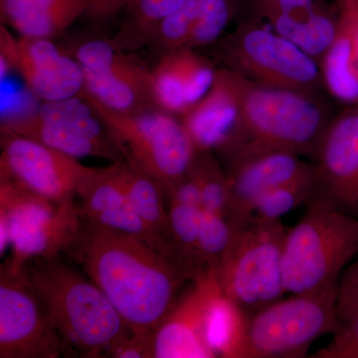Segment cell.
Returning a JSON list of instances; mask_svg holds the SVG:
<instances>
[{
	"instance_id": "1",
	"label": "cell",
	"mask_w": 358,
	"mask_h": 358,
	"mask_svg": "<svg viewBox=\"0 0 358 358\" xmlns=\"http://www.w3.org/2000/svg\"><path fill=\"white\" fill-rule=\"evenodd\" d=\"M66 253L81 266L138 336L154 334L190 281L173 259L140 238L83 220Z\"/></svg>"
},
{
	"instance_id": "2",
	"label": "cell",
	"mask_w": 358,
	"mask_h": 358,
	"mask_svg": "<svg viewBox=\"0 0 358 358\" xmlns=\"http://www.w3.org/2000/svg\"><path fill=\"white\" fill-rule=\"evenodd\" d=\"M24 271L51 324L79 357H108L117 341L131 334L102 289L59 256L34 259Z\"/></svg>"
},
{
	"instance_id": "3",
	"label": "cell",
	"mask_w": 358,
	"mask_h": 358,
	"mask_svg": "<svg viewBox=\"0 0 358 358\" xmlns=\"http://www.w3.org/2000/svg\"><path fill=\"white\" fill-rule=\"evenodd\" d=\"M358 255V219L343 212L310 207L287 229L282 275L286 293L336 289L348 264Z\"/></svg>"
},
{
	"instance_id": "4",
	"label": "cell",
	"mask_w": 358,
	"mask_h": 358,
	"mask_svg": "<svg viewBox=\"0 0 358 358\" xmlns=\"http://www.w3.org/2000/svg\"><path fill=\"white\" fill-rule=\"evenodd\" d=\"M128 164L167 190L187 178L197 148L182 122L162 109L138 113L110 110L82 90Z\"/></svg>"
},
{
	"instance_id": "5",
	"label": "cell",
	"mask_w": 358,
	"mask_h": 358,
	"mask_svg": "<svg viewBox=\"0 0 358 358\" xmlns=\"http://www.w3.org/2000/svg\"><path fill=\"white\" fill-rule=\"evenodd\" d=\"M338 288L293 294L249 315L240 358L307 357L317 338L338 329Z\"/></svg>"
},
{
	"instance_id": "6",
	"label": "cell",
	"mask_w": 358,
	"mask_h": 358,
	"mask_svg": "<svg viewBox=\"0 0 358 358\" xmlns=\"http://www.w3.org/2000/svg\"><path fill=\"white\" fill-rule=\"evenodd\" d=\"M0 223L10 240L11 256L4 265L18 273L34 259L66 253L83 219L77 199L53 201L0 179Z\"/></svg>"
},
{
	"instance_id": "7",
	"label": "cell",
	"mask_w": 358,
	"mask_h": 358,
	"mask_svg": "<svg viewBox=\"0 0 358 358\" xmlns=\"http://www.w3.org/2000/svg\"><path fill=\"white\" fill-rule=\"evenodd\" d=\"M286 233L282 220H250L237 231L217 279L223 294L248 315L286 294L282 275Z\"/></svg>"
},
{
	"instance_id": "8",
	"label": "cell",
	"mask_w": 358,
	"mask_h": 358,
	"mask_svg": "<svg viewBox=\"0 0 358 358\" xmlns=\"http://www.w3.org/2000/svg\"><path fill=\"white\" fill-rule=\"evenodd\" d=\"M68 53L81 66L85 91L106 107L121 113L160 109L152 69L134 52L115 48L110 39L92 38Z\"/></svg>"
},
{
	"instance_id": "9",
	"label": "cell",
	"mask_w": 358,
	"mask_h": 358,
	"mask_svg": "<svg viewBox=\"0 0 358 358\" xmlns=\"http://www.w3.org/2000/svg\"><path fill=\"white\" fill-rule=\"evenodd\" d=\"M69 348L59 336L24 268H0V358H58Z\"/></svg>"
},
{
	"instance_id": "10",
	"label": "cell",
	"mask_w": 358,
	"mask_h": 358,
	"mask_svg": "<svg viewBox=\"0 0 358 358\" xmlns=\"http://www.w3.org/2000/svg\"><path fill=\"white\" fill-rule=\"evenodd\" d=\"M0 179L53 200L76 199L80 181L88 171L76 157L0 127Z\"/></svg>"
},
{
	"instance_id": "11",
	"label": "cell",
	"mask_w": 358,
	"mask_h": 358,
	"mask_svg": "<svg viewBox=\"0 0 358 358\" xmlns=\"http://www.w3.org/2000/svg\"><path fill=\"white\" fill-rule=\"evenodd\" d=\"M244 108L247 121L257 136L253 148L296 152L315 140L322 124L317 108L291 92L254 90L246 96Z\"/></svg>"
},
{
	"instance_id": "12",
	"label": "cell",
	"mask_w": 358,
	"mask_h": 358,
	"mask_svg": "<svg viewBox=\"0 0 358 358\" xmlns=\"http://www.w3.org/2000/svg\"><path fill=\"white\" fill-rule=\"evenodd\" d=\"M306 205L358 219V115L339 120L322 141Z\"/></svg>"
},
{
	"instance_id": "13",
	"label": "cell",
	"mask_w": 358,
	"mask_h": 358,
	"mask_svg": "<svg viewBox=\"0 0 358 358\" xmlns=\"http://www.w3.org/2000/svg\"><path fill=\"white\" fill-rule=\"evenodd\" d=\"M313 171L294 152L274 148H252L240 155L227 176L229 183V217L235 229L243 228L251 218L257 200L278 186L310 178Z\"/></svg>"
},
{
	"instance_id": "14",
	"label": "cell",
	"mask_w": 358,
	"mask_h": 358,
	"mask_svg": "<svg viewBox=\"0 0 358 358\" xmlns=\"http://www.w3.org/2000/svg\"><path fill=\"white\" fill-rule=\"evenodd\" d=\"M120 162L100 169L88 167L76 192L82 219L100 227L138 237L173 260L169 247L148 229L134 210L120 178Z\"/></svg>"
},
{
	"instance_id": "15",
	"label": "cell",
	"mask_w": 358,
	"mask_h": 358,
	"mask_svg": "<svg viewBox=\"0 0 358 358\" xmlns=\"http://www.w3.org/2000/svg\"><path fill=\"white\" fill-rule=\"evenodd\" d=\"M220 291L212 273L193 280L152 334L154 358L217 357L205 338V324L212 301Z\"/></svg>"
},
{
	"instance_id": "16",
	"label": "cell",
	"mask_w": 358,
	"mask_h": 358,
	"mask_svg": "<svg viewBox=\"0 0 358 358\" xmlns=\"http://www.w3.org/2000/svg\"><path fill=\"white\" fill-rule=\"evenodd\" d=\"M15 71L28 90L44 102L77 96L84 89L81 66L53 40L20 36Z\"/></svg>"
},
{
	"instance_id": "17",
	"label": "cell",
	"mask_w": 358,
	"mask_h": 358,
	"mask_svg": "<svg viewBox=\"0 0 358 358\" xmlns=\"http://www.w3.org/2000/svg\"><path fill=\"white\" fill-rule=\"evenodd\" d=\"M239 102L232 78L227 72L216 73L207 95L183 117V124L197 150L226 147L239 120Z\"/></svg>"
},
{
	"instance_id": "18",
	"label": "cell",
	"mask_w": 358,
	"mask_h": 358,
	"mask_svg": "<svg viewBox=\"0 0 358 358\" xmlns=\"http://www.w3.org/2000/svg\"><path fill=\"white\" fill-rule=\"evenodd\" d=\"M173 259L193 281L207 273L200 263L199 236L202 206L196 183L189 176L166 192Z\"/></svg>"
},
{
	"instance_id": "19",
	"label": "cell",
	"mask_w": 358,
	"mask_h": 358,
	"mask_svg": "<svg viewBox=\"0 0 358 358\" xmlns=\"http://www.w3.org/2000/svg\"><path fill=\"white\" fill-rule=\"evenodd\" d=\"M274 21L281 36L310 55L329 49L336 39V28L317 0H256Z\"/></svg>"
},
{
	"instance_id": "20",
	"label": "cell",
	"mask_w": 358,
	"mask_h": 358,
	"mask_svg": "<svg viewBox=\"0 0 358 358\" xmlns=\"http://www.w3.org/2000/svg\"><path fill=\"white\" fill-rule=\"evenodd\" d=\"M91 0H0L1 24L20 36L52 39L84 17Z\"/></svg>"
},
{
	"instance_id": "21",
	"label": "cell",
	"mask_w": 358,
	"mask_h": 358,
	"mask_svg": "<svg viewBox=\"0 0 358 358\" xmlns=\"http://www.w3.org/2000/svg\"><path fill=\"white\" fill-rule=\"evenodd\" d=\"M247 57L266 72L296 83H310L317 68L308 53L281 35L253 29L242 41Z\"/></svg>"
},
{
	"instance_id": "22",
	"label": "cell",
	"mask_w": 358,
	"mask_h": 358,
	"mask_svg": "<svg viewBox=\"0 0 358 358\" xmlns=\"http://www.w3.org/2000/svg\"><path fill=\"white\" fill-rule=\"evenodd\" d=\"M0 127L13 133L39 141L71 157H96L112 162L124 159L117 145L113 143H101L68 133L64 129L40 119L33 109L17 110L13 114H2Z\"/></svg>"
},
{
	"instance_id": "23",
	"label": "cell",
	"mask_w": 358,
	"mask_h": 358,
	"mask_svg": "<svg viewBox=\"0 0 358 358\" xmlns=\"http://www.w3.org/2000/svg\"><path fill=\"white\" fill-rule=\"evenodd\" d=\"M119 171L122 185L134 210L148 229L162 240L173 253L169 212L164 204L166 190L152 176L138 167L131 166L124 159L120 162Z\"/></svg>"
},
{
	"instance_id": "24",
	"label": "cell",
	"mask_w": 358,
	"mask_h": 358,
	"mask_svg": "<svg viewBox=\"0 0 358 358\" xmlns=\"http://www.w3.org/2000/svg\"><path fill=\"white\" fill-rule=\"evenodd\" d=\"M190 48H182L160 56L152 69V89L160 109L171 114L189 110L187 87L193 71L201 59Z\"/></svg>"
},
{
	"instance_id": "25",
	"label": "cell",
	"mask_w": 358,
	"mask_h": 358,
	"mask_svg": "<svg viewBox=\"0 0 358 358\" xmlns=\"http://www.w3.org/2000/svg\"><path fill=\"white\" fill-rule=\"evenodd\" d=\"M336 313L339 327L333 339L310 357L358 358V261L339 279Z\"/></svg>"
},
{
	"instance_id": "26",
	"label": "cell",
	"mask_w": 358,
	"mask_h": 358,
	"mask_svg": "<svg viewBox=\"0 0 358 358\" xmlns=\"http://www.w3.org/2000/svg\"><path fill=\"white\" fill-rule=\"evenodd\" d=\"M186 0H129L122 13L119 29L110 42L115 48L136 52L147 47L152 32L169 13Z\"/></svg>"
},
{
	"instance_id": "27",
	"label": "cell",
	"mask_w": 358,
	"mask_h": 358,
	"mask_svg": "<svg viewBox=\"0 0 358 358\" xmlns=\"http://www.w3.org/2000/svg\"><path fill=\"white\" fill-rule=\"evenodd\" d=\"M248 317L221 289L212 301L205 324V338L216 357L240 358Z\"/></svg>"
},
{
	"instance_id": "28",
	"label": "cell",
	"mask_w": 358,
	"mask_h": 358,
	"mask_svg": "<svg viewBox=\"0 0 358 358\" xmlns=\"http://www.w3.org/2000/svg\"><path fill=\"white\" fill-rule=\"evenodd\" d=\"M327 58L326 76L331 92L346 102L358 101V72L355 66L352 33L346 21Z\"/></svg>"
},
{
	"instance_id": "29",
	"label": "cell",
	"mask_w": 358,
	"mask_h": 358,
	"mask_svg": "<svg viewBox=\"0 0 358 358\" xmlns=\"http://www.w3.org/2000/svg\"><path fill=\"white\" fill-rule=\"evenodd\" d=\"M188 176L199 187L202 210L228 216L229 183L227 176L220 171L210 150H196Z\"/></svg>"
},
{
	"instance_id": "30",
	"label": "cell",
	"mask_w": 358,
	"mask_h": 358,
	"mask_svg": "<svg viewBox=\"0 0 358 358\" xmlns=\"http://www.w3.org/2000/svg\"><path fill=\"white\" fill-rule=\"evenodd\" d=\"M229 217L202 210L199 236V256L207 273L217 277L236 236Z\"/></svg>"
},
{
	"instance_id": "31",
	"label": "cell",
	"mask_w": 358,
	"mask_h": 358,
	"mask_svg": "<svg viewBox=\"0 0 358 358\" xmlns=\"http://www.w3.org/2000/svg\"><path fill=\"white\" fill-rule=\"evenodd\" d=\"M196 15V0H186L157 25L147 47L160 56L185 48Z\"/></svg>"
},
{
	"instance_id": "32",
	"label": "cell",
	"mask_w": 358,
	"mask_h": 358,
	"mask_svg": "<svg viewBox=\"0 0 358 358\" xmlns=\"http://www.w3.org/2000/svg\"><path fill=\"white\" fill-rule=\"evenodd\" d=\"M313 174L296 182L278 186L257 200L250 220H281L282 216L306 203L313 185Z\"/></svg>"
},
{
	"instance_id": "33",
	"label": "cell",
	"mask_w": 358,
	"mask_h": 358,
	"mask_svg": "<svg viewBox=\"0 0 358 358\" xmlns=\"http://www.w3.org/2000/svg\"><path fill=\"white\" fill-rule=\"evenodd\" d=\"M235 0H196V15L185 48L211 43L229 22Z\"/></svg>"
},
{
	"instance_id": "34",
	"label": "cell",
	"mask_w": 358,
	"mask_h": 358,
	"mask_svg": "<svg viewBox=\"0 0 358 358\" xmlns=\"http://www.w3.org/2000/svg\"><path fill=\"white\" fill-rule=\"evenodd\" d=\"M109 357L154 358L152 355V336H138L131 334L121 339L110 348Z\"/></svg>"
},
{
	"instance_id": "35",
	"label": "cell",
	"mask_w": 358,
	"mask_h": 358,
	"mask_svg": "<svg viewBox=\"0 0 358 358\" xmlns=\"http://www.w3.org/2000/svg\"><path fill=\"white\" fill-rule=\"evenodd\" d=\"M129 0H91L84 17L96 26L107 25L122 14Z\"/></svg>"
}]
</instances>
